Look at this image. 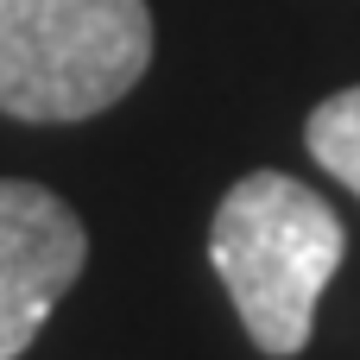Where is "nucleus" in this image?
I'll return each instance as SVG.
<instances>
[{
  "label": "nucleus",
  "instance_id": "1",
  "mask_svg": "<svg viewBox=\"0 0 360 360\" xmlns=\"http://www.w3.org/2000/svg\"><path fill=\"white\" fill-rule=\"evenodd\" d=\"M348 253L342 215L285 171L240 177L209 228V266L221 272L253 348L297 354L316 329V297Z\"/></svg>",
  "mask_w": 360,
  "mask_h": 360
},
{
  "label": "nucleus",
  "instance_id": "3",
  "mask_svg": "<svg viewBox=\"0 0 360 360\" xmlns=\"http://www.w3.org/2000/svg\"><path fill=\"white\" fill-rule=\"evenodd\" d=\"M89 234L63 196L44 184H0V360H19L51 323L57 297L76 285Z\"/></svg>",
  "mask_w": 360,
  "mask_h": 360
},
{
  "label": "nucleus",
  "instance_id": "2",
  "mask_svg": "<svg viewBox=\"0 0 360 360\" xmlns=\"http://www.w3.org/2000/svg\"><path fill=\"white\" fill-rule=\"evenodd\" d=\"M152 63L146 0H0V114L89 120Z\"/></svg>",
  "mask_w": 360,
  "mask_h": 360
},
{
  "label": "nucleus",
  "instance_id": "4",
  "mask_svg": "<svg viewBox=\"0 0 360 360\" xmlns=\"http://www.w3.org/2000/svg\"><path fill=\"white\" fill-rule=\"evenodd\" d=\"M304 139H310V158L360 196V82L342 89V95H329V101L310 114Z\"/></svg>",
  "mask_w": 360,
  "mask_h": 360
}]
</instances>
